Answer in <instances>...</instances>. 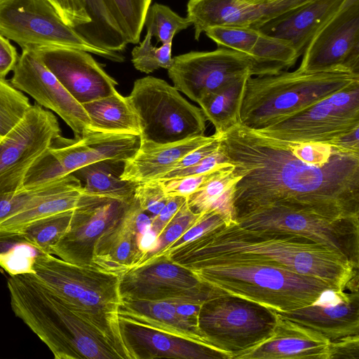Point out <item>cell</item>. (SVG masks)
<instances>
[{"label": "cell", "instance_id": "1", "mask_svg": "<svg viewBox=\"0 0 359 359\" xmlns=\"http://www.w3.org/2000/svg\"><path fill=\"white\" fill-rule=\"evenodd\" d=\"M218 135L239 177L233 194L236 219L269 208L359 218V151L281 140L238 122Z\"/></svg>", "mask_w": 359, "mask_h": 359}, {"label": "cell", "instance_id": "2", "mask_svg": "<svg viewBox=\"0 0 359 359\" xmlns=\"http://www.w3.org/2000/svg\"><path fill=\"white\" fill-rule=\"evenodd\" d=\"M191 269L218 259H245L278 265L344 291L358 267L339 252L306 237L248 229L237 223L212 229L163 255Z\"/></svg>", "mask_w": 359, "mask_h": 359}, {"label": "cell", "instance_id": "3", "mask_svg": "<svg viewBox=\"0 0 359 359\" xmlns=\"http://www.w3.org/2000/svg\"><path fill=\"white\" fill-rule=\"evenodd\" d=\"M10 304L55 359H126L95 325L70 308L32 273L10 276Z\"/></svg>", "mask_w": 359, "mask_h": 359}, {"label": "cell", "instance_id": "4", "mask_svg": "<svg viewBox=\"0 0 359 359\" xmlns=\"http://www.w3.org/2000/svg\"><path fill=\"white\" fill-rule=\"evenodd\" d=\"M189 270L205 285L279 313L310 305L332 288L314 277L257 260L218 259Z\"/></svg>", "mask_w": 359, "mask_h": 359}, {"label": "cell", "instance_id": "5", "mask_svg": "<svg viewBox=\"0 0 359 359\" xmlns=\"http://www.w3.org/2000/svg\"><path fill=\"white\" fill-rule=\"evenodd\" d=\"M32 273L70 308L102 332L132 359L123 341L118 309L122 302L120 277L94 265H79L51 254L41 255Z\"/></svg>", "mask_w": 359, "mask_h": 359}, {"label": "cell", "instance_id": "6", "mask_svg": "<svg viewBox=\"0 0 359 359\" xmlns=\"http://www.w3.org/2000/svg\"><path fill=\"white\" fill-rule=\"evenodd\" d=\"M357 82V74H309L298 69L274 75L249 76L239 107L238 123L252 130H262Z\"/></svg>", "mask_w": 359, "mask_h": 359}, {"label": "cell", "instance_id": "7", "mask_svg": "<svg viewBox=\"0 0 359 359\" xmlns=\"http://www.w3.org/2000/svg\"><path fill=\"white\" fill-rule=\"evenodd\" d=\"M128 98L139 120L142 143L169 144L204 135L201 109L161 79H137Z\"/></svg>", "mask_w": 359, "mask_h": 359}, {"label": "cell", "instance_id": "8", "mask_svg": "<svg viewBox=\"0 0 359 359\" xmlns=\"http://www.w3.org/2000/svg\"><path fill=\"white\" fill-rule=\"evenodd\" d=\"M276 320V311L220 291L203 303L198 325L210 346L234 359L269 338Z\"/></svg>", "mask_w": 359, "mask_h": 359}, {"label": "cell", "instance_id": "9", "mask_svg": "<svg viewBox=\"0 0 359 359\" xmlns=\"http://www.w3.org/2000/svg\"><path fill=\"white\" fill-rule=\"evenodd\" d=\"M0 34L23 49L65 47L84 50L113 62L125 57L90 43L66 25L48 0H0Z\"/></svg>", "mask_w": 359, "mask_h": 359}, {"label": "cell", "instance_id": "10", "mask_svg": "<svg viewBox=\"0 0 359 359\" xmlns=\"http://www.w3.org/2000/svg\"><path fill=\"white\" fill-rule=\"evenodd\" d=\"M140 135L93 131L74 139L57 137L29 169L23 187L41 186L62 178L89 164L104 161H126L140 147Z\"/></svg>", "mask_w": 359, "mask_h": 359}, {"label": "cell", "instance_id": "11", "mask_svg": "<svg viewBox=\"0 0 359 359\" xmlns=\"http://www.w3.org/2000/svg\"><path fill=\"white\" fill-rule=\"evenodd\" d=\"M357 128H359V82L257 131L281 140L334 145L340 137Z\"/></svg>", "mask_w": 359, "mask_h": 359}, {"label": "cell", "instance_id": "12", "mask_svg": "<svg viewBox=\"0 0 359 359\" xmlns=\"http://www.w3.org/2000/svg\"><path fill=\"white\" fill-rule=\"evenodd\" d=\"M241 226L294 233L327 246L359 266V218L334 219L282 208H269L236 218Z\"/></svg>", "mask_w": 359, "mask_h": 359}, {"label": "cell", "instance_id": "13", "mask_svg": "<svg viewBox=\"0 0 359 359\" xmlns=\"http://www.w3.org/2000/svg\"><path fill=\"white\" fill-rule=\"evenodd\" d=\"M61 135L56 116L37 103L0 140V193L23 187L34 162Z\"/></svg>", "mask_w": 359, "mask_h": 359}, {"label": "cell", "instance_id": "14", "mask_svg": "<svg viewBox=\"0 0 359 359\" xmlns=\"http://www.w3.org/2000/svg\"><path fill=\"white\" fill-rule=\"evenodd\" d=\"M297 69L359 75V0H347L316 33Z\"/></svg>", "mask_w": 359, "mask_h": 359}, {"label": "cell", "instance_id": "15", "mask_svg": "<svg viewBox=\"0 0 359 359\" xmlns=\"http://www.w3.org/2000/svg\"><path fill=\"white\" fill-rule=\"evenodd\" d=\"M167 70L174 86L198 103L229 83L252 76V61L244 53L219 47L212 51H190L175 56Z\"/></svg>", "mask_w": 359, "mask_h": 359}, {"label": "cell", "instance_id": "16", "mask_svg": "<svg viewBox=\"0 0 359 359\" xmlns=\"http://www.w3.org/2000/svg\"><path fill=\"white\" fill-rule=\"evenodd\" d=\"M122 299L173 300L204 302L220 291L201 282L191 272L161 255L120 276Z\"/></svg>", "mask_w": 359, "mask_h": 359}, {"label": "cell", "instance_id": "17", "mask_svg": "<svg viewBox=\"0 0 359 359\" xmlns=\"http://www.w3.org/2000/svg\"><path fill=\"white\" fill-rule=\"evenodd\" d=\"M130 203L83 192L67 231L52 248L50 254L69 263L93 265L96 241L121 218Z\"/></svg>", "mask_w": 359, "mask_h": 359}, {"label": "cell", "instance_id": "18", "mask_svg": "<svg viewBox=\"0 0 359 359\" xmlns=\"http://www.w3.org/2000/svg\"><path fill=\"white\" fill-rule=\"evenodd\" d=\"M11 83L36 102L56 113L72 130L74 137L93 132L83 105L67 91L36 53L23 49L13 69Z\"/></svg>", "mask_w": 359, "mask_h": 359}, {"label": "cell", "instance_id": "19", "mask_svg": "<svg viewBox=\"0 0 359 359\" xmlns=\"http://www.w3.org/2000/svg\"><path fill=\"white\" fill-rule=\"evenodd\" d=\"M151 226V217L134 198L121 218L96 241L93 264L119 277L136 267L150 250L147 241H155Z\"/></svg>", "mask_w": 359, "mask_h": 359}, {"label": "cell", "instance_id": "20", "mask_svg": "<svg viewBox=\"0 0 359 359\" xmlns=\"http://www.w3.org/2000/svg\"><path fill=\"white\" fill-rule=\"evenodd\" d=\"M67 91L83 104L116 91V81L90 53L65 47L32 49Z\"/></svg>", "mask_w": 359, "mask_h": 359}, {"label": "cell", "instance_id": "21", "mask_svg": "<svg viewBox=\"0 0 359 359\" xmlns=\"http://www.w3.org/2000/svg\"><path fill=\"white\" fill-rule=\"evenodd\" d=\"M309 0H189L187 17L194 28V38L212 27L229 25L256 28Z\"/></svg>", "mask_w": 359, "mask_h": 359}, {"label": "cell", "instance_id": "22", "mask_svg": "<svg viewBox=\"0 0 359 359\" xmlns=\"http://www.w3.org/2000/svg\"><path fill=\"white\" fill-rule=\"evenodd\" d=\"M279 313L321 333L330 341L358 335V278L354 279L344 291L327 288L311 304Z\"/></svg>", "mask_w": 359, "mask_h": 359}, {"label": "cell", "instance_id": "23", "mask_svg": "<svg viewBox=\"0 0 359 359\" xmlns=\"http://www.w3.org/2000/svg\"><path fill=\"white\" fill-rule=\"evenodd\" d=\"M330 340L321 333L277 312L272 334L234 359H330Z\"/></svg>", "mask_w": 359, "mask_h": 359}, {"label": "cell", "instance_id": "24", "mask_svg": "<svg viewBox=\"0 0 359 359\" xmlns=\"http://www.w3.org/2000/svg\"><path fill=\"white\" fill-rule=\"evenodd\" d=\"M121 334L132 359H228L206 345L119 318Z\"/></svg>", "mask_w": 359, "mask_h": 359}, {"label": "cell", "instance_id": "25", "mask_svg": "<svg viewBox=\"0 0 359 359\" xmlns=\"http://www.w3.org/2000/svg\"><path fill=\"white\" fill-rule=\"evenodd\" d=\"M347 0H309L256 27L259 32L290 41L299 57L316 33Z\"/></svg>", "mask_w": 359, "mask_h": 359}, {"label": "cell", "instance_id": "26", "mask_svg": "<svg viewBox=\"0 0 359 359\" xmlns=\"http://www.w3.org/2000/svg\"><path fill=\"white\" fill-rule=\"evenodd\" d=\"M215 137L214 133L163 144L141 142L135 154L125 161L121 178L138 184L158 180L186 154Z\"/></svg>", "mask_w": 359, "mask_h": 359}, {"label": "cell", "instance_id": "27", "mask_svg": "<svg viewBox=\"0 0 359 359\" xmlns=\"http://www.w3.org/2000/svg\"><path fill=\"white\" fill-rule=\"evenodd\" d=\"M118 317L212 347L198 321L180 315L172 300L122 299Z\"/></svg>", "mask_w": 359, "mask_h": 359}, {"label": "cell", "instance_id": "28", "mask_svg": "<svg viewBox=\"0 0 359 359\" xmlns=\"http://www.w3.org/2000/svg\"><path fill=\"white\" fill-rule=\"evenodd\" d=\"M90 21L74 28L90 43L103 50L121 53L128 44L122 17L113 0H79Z\"/></svg>", "mask_w": 359, "mask_h": 359}, {"label": "cell", "instance_id": "29", "mask_svg": "<svg viewBox=\"0 0 359 359\" xmlns=\"http://www.w3.org/2000/svg\"><path fill=\"white\" fill-rule=\"evenodd\" d=\"M124 163L122 161H100L82 167L72 175L80 181L83 193L130 203L138 183L121 178Z\"/></svg>", "mask_w": 359, "mask_h": 359}, {"label": "cell", "instance_id": "30", "mask_svg": "<svg viewBox=\"0 0 359 359\" xmlns=\"http://www.w3.org/2000/svg\"><path fill=\"white\" fill-rule=\"evenodd\" d=\"M93 131L140 135L139 120L128 97L116 90L111 95L82 104Z\"/></svg>", "mask_w": 359, "mask_h": 359}, {"label": "cell", "instance_id": "31", "mask_svg": "<svg viewBox=\"0 0 359 359\" xmlns=\"http://www.w3.org/2000/svg\"><path fill=\"white\" fill-rule=\"evenodd\" d=\"M241 77L205 96L198 103L206 118L221 135L238 122V111L247 78Z\"/></svg>", "mask_w": 359, "mask_h": 359}, {"label": "cell", "instance_id": "32", "mask_svg": "<svg viewBox=\"0 0 359 359\" xmlns=\"http://www.w3.org/2000/svg\"><path fill=\"white\" fill-rule=\"evenodd\" d=\"M248 57L252 76L276 74L292 67L299 58L290 41L261 32Z\"/></svg>", "mask_w": 359, "mask_h": 359}, {"label": "cell", "instance_id": "33", "mask_svg": "<svg viewBox=\"0 0 359 359\" xmlns=\"http://www.w3.org/2000/svg\"><path fill=\"white\" fill-rule=\"evenodd\" d=\"M83 192L81 184L47 196L1 221L0 231L18 232L36 220L74 210Z\"/></svg>", "mask_w": 359, "mask_h": 359}, {"label": "cell", "instance_id": "34", "mask_svg": "<svg viewBox=\"0 0 359 359\" xmlns=\"http://www.w3.org/2000/svg\"><path fill=\"white\" fill-rule=\"evenodd\" d=\"M43 254L20 232L0 231V266L10 276L34 273L35 262Z\"/></svg>", "mask_w": 359, "mask_h": 359}, {"label": "cell", "instance_id": "35", "mask_svg": "<svg viewBox=\"0 0 359 359\" xmlns=\"http://www.w3.org/2000/svg\"><path fill=\"white\" fill-rule=\"evenodd\" d=\"M81 184L76 177L69 174L41 186L0 193V222L47 196Z\"/></svg>", "mask_w": 359, "mask_h": 359}, {"label": "cell", "instance_id": "36", "mask_svg": "<svg viewBox=\"0 0 359 359\" xmlns=\"http://www.w3.org/2000/svg\"><path fill=\"white\" fill-rule=\"evenodd\" d=\"M73 210L62 212L40 219L18 232L43 252L50 254L52 248L67 231Z\"/></svg>", "mask_w": 359, "mask_h": 359}, {"label": "cell", "instance_id": "37", "mask_svg": "<svg viewBox=\"0 0 359 359\" xmlns=\"http://www.w3.org/2000/svg\"><path fill=\"white\" fill-rule=\"evenodd\" d=\"M233 170L232 164L227 163L223 165L198 191L187 198L189 208L197 214L210 211L212 205L239 180Z\"/></svg>", "mask_w": 359, "mask_h": 359}, {"label": "cell", "instance_id": "38", "mask_svg": "<svg viewBox=\"0 0 359 359\" xmlns=\"http://www.w3.org/2000/svg\"><path fill=\"white\" fill-rule=\"evenodd\" d=\"M192 25L187 17H182L165 5L154 3L147 13L144 26L147 32L161 44L172 42L175 34Z\"/></svg>", "mask_w": 359, "mask_h": 359}, {"label": "cell", "instance_id": "39", "mask_svg": "<svg viewBox=\"0 0 359 359\" xmlns=\"http://www.w3.org/2000/svg\"><path fill=\"white\" fill-rule=\"evenodd\" d=\"M31 106L22 91L0 79V140L20 121Z\"/></svg>", "mask_w": 359, "mask_h": 359}, {"label": "cell", "instance_id": "40", "mask_svg": "<svg viewBox=\"0 0 359 359\" xmlns=\"http://www.w3.org/2000/svg\"><path fill=\"white\" fill-rule=\"evenodd\" d=\"M201 214L194 213L188 206L186 200L161 232L156 236L152 249L146 253L137 266L144 264L160 255L169 245L194 224Z\"/></svg>", "mask_w": 359, "mask_h": 359}, {"label": "cell", "instance_id": "41", "mask_svg": "<svg viewBox=\"0 0 359 359\" xmlns=\"http://www.w3.org/2000/svg\"><path fill=\"white\" fill-rule=\"evenodd\" d=\"M151 39V34L147 32L143 41L131 52V61L135 68L146 74L160 68L168 69L172 63V42L163 43L157 48L152 44Z\"/></svg>", "mask_w": 359, "mask_h": 359}, {"label": "cell", "instance_id": "42", "mask_svg": "<svg viewBox=\"0 0 359 359\" xmlns=\"http://www.w3.org/2000/svg\"><path fill=\"white\" fill-rule=\"evenodd\" d=\"M205 34L219 47L236 50L248 56L257 40L259 32L249 27L217 25L207 29Z\"/></svg>", "mask_w": 359, "mask_h": 359}, {"label": "cell", "instance_id": "43", "mask_svg": "<svg viewBox=\"0 0 359 359\" xmlns=\"http://www.w3.org/2000/svg\"><path fill=\"white\" fill-rule=\"evenodd\" d=\"M113 1L123 20L125 36L128 43H138L151 0Z\"/></svg>", "mask_w": 359, "mask_h": 359}, {"label": "cell", "instance_id": "44", "mask_svg": "<svg viewBox=\"0 0 359 359\" xmlns=\"http://www.w3.org/2000/svg\"><path fill=\"white\" fill-rule=\"evenodd\" d=\"M134 198L140 208L153 219L163 208L168 196L161 181L156 180L138 184Z\"/></svg>", "mask_w": 359, "mask_h": 359}, {"label": "cell", "instance_id": "45", "mask_svg": "<svg viewBox=\"0 0 359 359\" xmlns=\"http://www.w3.org/2000/svg\"><path fill=\"white\" fill-rule=\"evenodd\" d=\"M226 163L205 173L178 177L160 181H161L168 196H182L187 198L198 191Z\"/></svg>", "mask_w": 359, "mask_h": 359}, {"label": "cell", "instance_id": "46", "mask_svg": "<svg viewBox=\"0 0 359 359\" xmlns=\"http://www.w3.org/2000/svg\"><path fill=\"white\" fill-rule=\"evenodd\" d=\"M223 224H225L223 219L215 212L207 211L201 212L194 224L158 257L167 254Z\"/></svg>", "mask_w": 359, "mask_h": 359}, {"label": "cell", "instance_id": "47", "mask_svg": "<svg viewBox=\"0 0 359 359\" xmlns=\"http://www.w3.org/2000/svg\"><path fill=\"white\" fill-rule=\"evenodd\" d=\"M63 22L73 28L84 26L90 21L79 0H48Z\"/></svg>", "mask_w": 359, "mask_h": 359}, {"label": "cell", "instance_id": "48", "mask_svg": "<svg viewBox=\"0 0 359 359\" xmlns=\"http://www.w3.org/2000/svg\"><path fill=\"white\" fill-rule=\"evenodd\" d=\"M226 163H227L226 158L219 146L217 150L203 158L196 165L175 172L167 173L158 180H168L178 177L205 173L216 169Z\"/></svg>", "mask_w": 359, "mask_h": 359}, {"label": "cell", "instance_id": "49", "mask_svg": "<svg viewBox=\"0 0 359 359\" xmlns=\"http://www.w3.org/2000/svg\"><path fill=\"white\" fill-rule=\"evenodd\" d=\"M330 359H359V334L330 341Z\"/></svg>", "mask_w": 359, "mask_h": 359}, {"label": "cell", "instance_id": "50", "mask_svg": "<svg viewBox=\"0 0 359 359\" xmlns=\"http://www.w3.org/2000/svg\"><path fill=\"white\" fill-rule=\"evenodd\" d=\"M215 135L216 137L214 140L194 149L183 156L173 165L172 169L168 173H172L190 168L217 150L219 146V137L218 135Z\"/></svg>", "mask_w": 359, "mask_h": 359}, {"label": "cell", "instance_id": "51", "mask_svg": "<svg viewBox=\"0 0 359 359\" xmlns=\"http://www.w3.org/2000/svg\"><path fill=\"white\" fill-rule=\"evenodd\" d=\"M187 198L182 196H168L166 204L158 215L151 219V231L155 236L161 232L174 215L186 201Z\"/></svg>", "mask_w": 359, "mask_h": 359}, {"label": "cell", "instance_id": "52", "mask_svg": "<svg viewBox=\"0 0 359 359\" xmlns=\"http://www.w3.org/2000/svg\"><path fill=\"white\" fill-rule=\"evenodd\" d=\"M16 48L0 34V79H5L14 69L18 59Z\"/></svg>", "mask_w": 359, "mask_h": 359}, {"label": "cell", "instance_id": "53", "mask_svg": "<svg viewBox=\"0 0 359 359\" xmlns=\"http://www.w3.org/2000/svg\"><path fill=\"white\" fill-rule=\"evenodd\" d=\"M245 1L252 2V3H256V2H259V1H264V0H245Z\"/></svg>", "mask_w": 359, "mask_h": 359}]
</instances>
